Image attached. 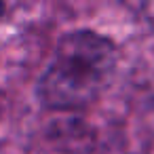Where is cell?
<instances>
[{
    "label": "cell",
    "mask_w": 154,
    "mask_h": 154,
    "mask_svg": "<svg viewBox=\"0 0 154 154\" xmlns=\"http://www.w3.org/2000/svg\"><path fill=\"white\" fill-rule=\"evenodd\" d=\"M118 49L93 30H72L59 36L53 57L38 78L36 95L47 110L76 112L101 97L114 78Z\"/></svg>",
    "instance_id": "cell-1"
},
{
    "label": "cell",
    "mask_w": 154,
    "mask_h": 154,
    "mask_svg": "<svg viewBox=\"0 0 154 154\" xmlns=\"http://www.w3.org/2000/svg\"><path fill=\"white\" fill-rule=\"evenodd\" d=\"M139 11H141V17L146 19V23L154 30V0H152V2H143L139 7Z\"/></svg>",
    "instance_id": "cell-2"
},
{
    "label": "cell",
    "mask_w": 154,
    "mask_h": 154,
    "mask_svg": "<svg viewBox=\"0 0 154 154\" xmlns=\"http://www.w3.org/2000/svg\"><path fill=\"white\" fill-rule=\"evenodd\" d=\"M2 13H5V7H2V5H0V17H2Z\"/></svg>",
    "instance_id": "cell-3"
},
{
    "label": "cell",
    "mask_w": 154,
    "mask_h": 154,
    "mask_svg": "<svg viewBox=\"0 0 154 154\" xmlns=\"http://www.w3.org/2000/svg\"><path fill=\"white\" fill-rule=\"evenodd\" d=\"M0 114H2V97H0Z\"/></svg>",
    "instance_id": "cell-4"
}]
</instances>
